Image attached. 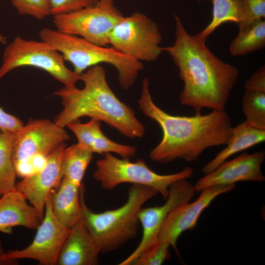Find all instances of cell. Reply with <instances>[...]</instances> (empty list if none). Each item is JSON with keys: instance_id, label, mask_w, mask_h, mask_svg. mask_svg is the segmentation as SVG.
<instances>
[{"instance_id": "obj_1", "label": "cell", "mask_w": 265, "mask_h": 265, "mask_svg": "<svg viewBox=\"0 0 265 265\" xmlns=\"http://www.w3.org/2000/svg\"><path fill=\"white\" fill-rule=\"evenodd\" d=\"M174 17L175 42L162 50L170 55L184 82L181 104L193 108L196 114L203 108L225 110L238 70L216 56L206 46V40L189 34L181 19Z\"/></svg>"}, {"instance_id": "obj_2", "label": "cell", "mask_w": 265, "mask_h": 265, "mask_svg": "<svg viewBox=\"0 0 265 265\" xmlns=\"http://www.w3.org/2000/svg\"><path fill=\"white\" fill-rule=\"evenodd\" d=\"M138 103L143 113L156 121L162 131L160 142L149 155L157 162L166 164L178 159L195 161L206 149L226 145L232 133L233 127L225 110H212L206 115L192 116L165 112L154 103L148 78L143 81Z\"/></svg>"}, {"instance_id": "obj_3", "label": "cell", "mask_w": 265, "mask_h": 265, "mask_svg": "<svg viewBox=\"0 0 265 265\" xmlns=\"http://www.w3.org/2000/svg\"><path fill=\"white\" fill-rule=\"evenodd\" d=\"M84 83L81 89L65 87L53 94L61 98L63 109L54 122L65 128L79 118L88 116L103 121L127 137L143 136L145 129L136 118L133 109L120 101L108 84L106 72L100 65L80 74Z\"/></svg>"}, {"instance_id": "obj_4", "label": "cell", "mask_w": 265, "mask_h": 265, "mask_svg": "<svg viewBox=\"0 0 265 265\" xmlns=\"http://www.w3.org/2000/svg\"><path fill=\"white\" fill-rule=\"evenodd\" d=\"M149 186L132 185L126 203L112 210L96 213L90 210L81 194V219L97 241L101 253L114 251L137 236L138 212L143 205L158 194Z\"/></svg>"}, {"instance_id": "obj_5", "label": "cell", "mask_w": 265, "mask_h": 265, "mask_svg": "<svg viewBox=\"0 0 265 265\" xmlns=\"http://www.w3.org/2000/svg\"><path fill=\"white\" fill-rule=\"evenodd\" d=\"M39 34L41 40L60 53L78 74L101 63L114 66L118 72L119 84L124 89L132 85L144 67L141 61L112 47L97 45L80 37L49 28L42 29Z\"/></svg>"}, {"instance_id": "obj_6", "label": "cell", "mask_w": 265, "mask_h": 265, "mask_svg": "<svg viewBox=\"0 0 265 265\" xmlns=\"http://www.w3.org/2000/svg\"><path fill=\"white\" fill-rule=\"evenodd\" d=\"M193 172L192 168L186 167L177 173L159 174L151 170L144 160L132 162L129 159H119L111 153H106L96 162L93 177L106 190L113 189L123 183H131L152 187L166 199L173 183L189 178Z\"/></svg>"}, {"instance_id": "obj_7", "label": "cell", "mask_w": 265, "mask_h": 265, "mask_svg": "<svg viewBox=\"0 0 265 265\" xmlns=\"http://www.w3.org/2000/svg\"><path fill=\"white\" fill-rule=\"evenodd\" d=\"M61 54L42 40L16 37L5 49L0 67V79L12 70L24 66L43 70L65 87L76 86L80 74L68 69Z\"/></svg>"}, {"instance_id": "obj_8", "label": "cell", "mask_w": 265, "mask_h": 265, "mask_svg": "<svg viewBox=\"0 0 265 265\" xmlns=\"http://www.w3.org/2000/svg\"><path fill=\"white\" fill-rule=\"evenodd\" d=\"M123 17L114 0H99L93 5L53 16V22L62 32L107 47L111 32Z\"/></svg>"}, {"instance_id": "obj_9", "label": "cell", "mask_w": 265, "mask_h": 265, "mask_svg": "<svg viewBox=\"0 0 265 265\" xmlns=\"http://www.w3.org/2000/svg\"><path fill=\"white\" fill-rule=\"evenodd\" d=\"M162 36L156 23L136 12L124 17L114 27L109 45L138 61H154L162 52Z\"/></svg>"}, {"instance_id": "obj_10", "label": "cell", "mask_w": 265, "mask_h": 265, "mask_svg": "<svg viewBox=\"0 0 265 265\" xmlns=\"http://www.w3.org/2000/svg\"><path fill=\"white\" fill-rule=\"evenodd\" d=\"M196 192L194 185L186 179H181L170 186L165 202L160 206L143 208L138 212L142 228L141 239L136 249L119 265H131L158 240L159 235L169 214L178 206L190 202Z\"/></svg>"}, {"instance_id": "obj_11", "label": "cell", "mask_w": 265, "mask_h": 265, "mask_svg": "<svg viewBox=\"0 0 265 265\" xmlns=\"http://www.w3.org/2000/svg\"><path fill=\"white\" fill-rule=\"evenodd\" d=\"M70 229L62 226L54 216L49 196L46 202L44 217L37 228L32 242L21 250L5 253L2 259L10 265L17 260L30 259L42 265H57L59 254L68 235Z\"/></svg>"}, {"instance_id": "obj_12", "label": "cell", "mask_w": 265, "mask_h": 265, "mask_svg": "<svg viewBox=\"0 0 265 265\" xmlns=\"http://www.w3.org/2000/svg\"><path fill=\"white\" fill-rule=\"evenodd\" d=\"M70 138L64 128L47 119L30 120L15 133L14 165L37 155L49 156Z\"/></svg>"}, {"instance_id": "obj_13", "label": "cell", "mask_w": 265, "mask_h": 265, "mask_svg": "<svg viewBox=\"0 0 265 265\" xmlns=\"http://www.w3.org/2000/svg\"><path fill=\"white\" fill-rule=\"evenodd\" d=\"M235 187L234 185L207 188L200 191V196L194 201L188 202L177 207L168 216L158 240L168 243L178 255L177 243L181 235L195 227L203 212L214 199L232 191Z\"/></svg>"}, {"instance_id": "obj_14", "label": "cell", "mask_w": 265, "mask_h": 265, "mask_svg": "<svg viewBox=\"0 0 265 265\" xmlns=\"http://www.w3.org/2000/svg\"><path fill=\"white\" fill-rule=\"evenodd\" d=\"M265 158L263 150L252 154L242 153L199 179L194 185L195 190L199 192L210 187L234 185L241 181L263 182L265 177L261 165Z\"/></svg>"}, {"instance_id": "obj_15", "label": "cell", "mask_w": 265, "mask_h": 265, "mask_svg": "<svg viewBox=\"0 0 265 265\" xmlns=\"http://www.w3.org/2000/svg\"><path fill=\"white\" fill-rule=\"evenodd\" d=\"M65 148V143L59 146L48 156L44 167L16 184L15 189L35 208L40 221L51 192L60 185L63 178L61 161Z\"/></svg>"}, {"instance_id": "obj_16", "label": "cell", "mask_w": 265, "mask_h": 265, "mask_svg": "<svg viewBox=\"0 0 265 265\" xmlns=\"http://www.w3.org/2000/svg\"><path fill=\"white\" fill-rule=\"evenodd\" d=\"M100 253L98 243L80 218L70 229L57 265H98Z\"/></svg>"}, {"instance_id": "obj_17", "label": "cell", "mask_w": 265, "mask_h": 265, "mask_svg": "<svg viewBox=\"0 0 265 265\" xmlns=\"http://www.w3.org/2000/svg\"><path fill=\"white\" fill-rule=\"evenodd\" d=\"M41 221L35 208L16 189L0 197V232L10 233L14 226L37 229Z\"/></svg>"}, {"instance_id": "obj_18", "label": "cell", "mask_w": 265, "mask_h": 265, "mask_svg": "<svg viewBox=\"0 0 265 265\" xmlns=\"http://www.w3.org/2000/svg\"><path fill=\"white\" fill-rule=\"evenodd\" d=\"M83 186H78L63 178L49 195L51 208L57 220L70 229L81 218V194Z\"/></svg>"}, {"instance_id": "obj_19", "label": "cell", "mask_w": 265, "mask_h": 265, "mask_svg": "<svg viewBox=\"0 0 265 265\" xmlns=\"http://www.w3.org/2000/svg\"><path fill=\"white\" fill-rule=\"evenodd\" d=\"M265 129H260L249 125L246 121L233 127L226 147L202 169L203 174L215 170L233 155L264 142Z\"/></svg>"}, {"instance_id": "obj_20", "label": "cell", "mask_w": 265, "mask_h": 265, "mask_svg": "<svg viewBox=\"0 0 265 265\" xmlns=\"http://www.w3.org/2000/svg\"><path fill=\"white\" fill-rule=\"evenodd\" d=\"M212 19L209 25L196 35L204 40L222 24L236 23L238 26L245 20V10L242 0H212Z\"/></svg>"}, {"instance_id": "obj_21", "label": "cell", "mask_w": 265, "mask_h": 265, "mask_svg": "<svg viewBox=\"0 0 265 265\" xmlns=\"http://www.w3.org/2000/svg\"><path fill=\"white\" fill-rule=\"evenodd\" d=\"M93 153L79 143L65 148L61 168L63 178L81 186L86 170L92 159Z\"/></svg>"}, {"instance_id": "obj_22", "label": "cell", "mask_w": 265, "mask_h": 265, "mask_svg": "<svg viewBox=\"0 0 265 265\" xmlns=\"http://www.w3.org/2000/svg\"><path fill=\"white\" fill-rule=\"evenodd\" d=\"M265 46V21L260 19L239 30L232 41L229 52L234 56L244 55Z\"/></svg>"}, {"instance_id": "obj_23", "label": "cell", "mask_w": 265, "mask_h": 265, "mask_svg": "<svg viewBox=\"0 0 265 265\" xmlns=\"http://www.w3.org/2000/svg\"><path fill=\"white\" fill-rule=\"evenodd\" d=\"M15 133L0 130V197L14 190L17 176L12 159Z\"/></svg>"}, {"instance_id": "obj_24", "label": "cell", "mask_w": 265, "mask_h": 265, "mask_svg": "<svg viewBox=\"0 0 265 265\" xmlns=\"http://www.w3.org/2000/svg\"><path fill=\"white\" fill-rule=\"evenodd\" d=\"M242 110L249 125L265 129V93L245 92L242 99Z\"/></svg>"}, {"instance_id": "obj_25", "label": "cell", "mask_w": 265, "mask_h": 265, "mask_svg": "<svg viewBox=\"0 0 265 265\" xmlns=\"http://www.w3.org/2000/svg\"><path fill=\"white\" fill-rule=\"evenodd\" d=\"M20 15H28L42 20L51 15L50 0H11Z\"/></svg>"}, {"instance_id": "obj_26", "label": "cell", "mask_w": 265, "mask_h": 265, "mask_svg": "<svg viewBox=\"0 0 265 265\" xmlns=\"http://www.w3.org/2000/svg\"><path fill=\"white\" fill-rule=\"evenodd\" d=\"M170 245L165 241L157 240L150 248L142 254L133 265H160L169 259Z\"/></svg>"}, {"instance_id": "obj_27", "label": "cell", "mask_w": 265, "mask_h": 265, "mask_svg": "<svg viewBox=\"0 0 265 265\" xmlns=\"http://www.w3.org/2000/svg\"><path fill=\"white\" fill-rule=\"evenodd\" d=\"M67 127L76 135L78 143L90 150L93 135L96 129L101 127V124L100 121L91 118L87 123H82L78 120L69 124Z\"/></svg>"}, {"instance_id": "obj_28", "label": "cell", "mask_w": 265, "mask_h": 265, "mask_svg": "<svg viewBox=\"0 0 265 265\" xmlns=\"http://www.w3.org/2000/svg\"><path fill=\"white\" fill-rule=\"evenodd\" d=\"M245 10V20L238 26L241 30L250 24L265 18V0H242Z\"/></svg>"}, {"instance_id": "obj_29", "label": "cell", "mask_w": 265, "mask_h": 265, "mask_svg": "<svg viewBox=\"0 0 265 265\" xmlns=\"http://www.w3.org/2000/svg\"><path fill=\"white\" fill-rule=\"evenodd\" d=\"M99 0H50L51 15L55 16L71 12L93 5Z\"/></svg>"}, {"instance_id": "obj_30", "label": "cell", "mask_w": 265, "mask_h": 265, "mask_svg": "<svg viewBox=\"0 0 265 265\" xmlns=\"http://www.w3.org/2000/svg\"><path fill=\"white\" fill-rule=\"evenodd\" d=\"M245 92L265 93V68L262 66L246 80L244 85Z\"/></svg>"}, {"instance_id": "obj_31", "label": "cell", "mask_w": 265, "mask_h": 265, "mask_svg": "<svg viewBox=\"0 0 265 265\" xmlns=\"http://www.w3.org/2000/svg\"><path fill=\"white\" fill-rule=\"evenodd\" d=\"M23 125L20 119L8 113L0 107V130L15 133Z\"/></svg>"}, {"instance_id": "obj_32", "label": "cell", "mask_w": 265, "mask_h": 265, "mask_svg": "<svg viewBox=\"0 0 265 265\" xmlns=\"http://www.w3.org/2000/svg\"><path fill=\"white\" fill-rule=\"evenodd\" d=\"M5 253L3 252L1 243L0 242V265H10L8 262L2 259V256Z\"/></svg>"}, {"instance_id": "obj_33", "label": "cell", "mask_w": 265, "mask_h": 265, "mask_svg": "<svg viewBox=\"0 0 265 265\" xmlns=\"http://www.w3.org/2000/svg\"><path fill=\"white\" fill-rule=\"evenodd\" d=\"M6 42V38L0 33V43L4 44Z\"/></svg>"}]
</instances>
